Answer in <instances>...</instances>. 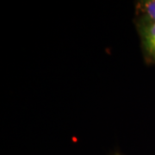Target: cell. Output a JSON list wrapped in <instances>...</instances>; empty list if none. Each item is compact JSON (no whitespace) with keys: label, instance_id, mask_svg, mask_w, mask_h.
<instances>
[{"label":"cell","instance_id":"obj_2","mask_svg":"<svg viewBox=\"0 0 155 155\" xmlns=\"http://www.w3.org/2000/svg\"><path fill=\"white\" fill-rule=\"evenodd\" d=\"M136 19L155 22V0L138 1L135 5Z\"/></svg>","mask_w":155,"mask_h":155},{"label":"cell","instance_id":"obj_1","mask_svg":"<svg viewBox=\"0 0 155 155\" xmlns=\"http://www.w3.org/2000/svg\"><path fill=\"white\" fill-rule=\"evenodd\" d=\"M135 25L145 62L147 65H155V22L136 19Z\"/></svg>","mask_w":155,"mask_h":155},{"label":"cell","instance_id":"obj_3","mask_svg":"<svg viewBox=\"0 0 155 155\" xmlns=\"http://www.w3.org/2000/svg\"><path fill=\"white\" fill-rule=\"evenodd\" d=\"M114 155H123V154H122L121 153H116Z\"/></svg>","mask_w":155,"mask_h":155}]
</instances>
